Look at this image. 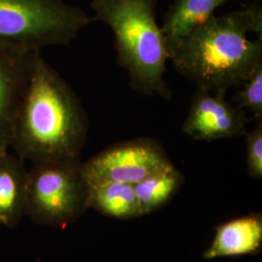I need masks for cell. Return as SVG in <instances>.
Returning <instances> with one entry per match:
<instances>
[{"mask_svg":"<svg viewBox=\"0 0 262 262\" xmlns=\"http://www.w3.org/2000/svg\"><path fill=\"white\" fill-rule=\"evenodd\" d=\"M88 117L73 89L40 52L28 57L11 150L32 163L81 159Z\"/></svg>","mask_w":262,"mask_h":262,"instance_id":"1","label":"cell"},{"mask_svg":"<svg viewBox=\"0 0 262 262\" xmlns=\"http://www.w3.org/2000/svg\"><path fill=\"white\" fill-rule=\"evenodd\" d=\"M250 32L262 38L260 7L214 15L180 43L170 60L179 74L197 89L226 93L239 88L262 62V39L249 40Z\"/></svg>","mask_w":262,"mask_h":262,"instance_id":"2","label":"cell"},{"mask_svg":"<svg viewBox=\"0 0 262 262\" xmlns=\"http://www.w3.org/2000/svg\"><path fill=\"white\" fill-rule=\"evenodd\" d=\"M159 0H93L94 19L112 30L118 64L129 76L131 89L144 96L171 100L164 79L171 57L156 19Z\"/></svg>","mask_w":262,"mask_h":262,"instance_id":"3","label":"cell"},{"mask_svg":"<svg viewBox=\"0 0 262 262\" xmlns=\"http://www.w3.org/2000/svg\"><path fill=\"white\" fill-rule=\"evenodd\" d=\"M92 20L63 0H0V47L40 52L67 45Z\"/></svg>","mask_w":262,"mask_h":262,"instance_id":"4","label":"cell"},{"mask_svg":"<svg viewBox=\"0 0 262 262\" xmlns=\"http://www.w3.org/2000/svg\"><path fill=\"white\" fill-rule=\"evenodd\" d=\"M81 159L33 163L28 171L25 215L38 225L63 228L90 209L91 187Z\"/></svg>","mask_w":262,"mask_h":262,"instance_id":"5","label":"cell"},{"mask_svg":"<svg viewBox=\"0 0 262 262\" xmlns=\"http://www.w3.org/2000/svg\"><path fill=\"white\" fill-rule=\"evenodd\" d=\"M173 164L167 152L151 138L140 137L107 147L82 163L90 187L107 183L136 185Z\"/></svg>","mask_w":262,"mask_h":262,"instance_id":"6","label":"cell"},{"mask_svg":"<svg viewBox=\"0 0 262 262\" xmlns=\"http://www.w3.org/2000/svg\"><path fill=\"white\" fill-rule=\"evenodd\" d=\"M225 92L197 89L182 131L197 141H215L245 136L246 113L225 98Z\"/></svg>","mask_w":262,"mask_h":262,"instance_id":"7","label":"cell"},{"mask_svg":"<svg viewBox=\"0 0 262 262\" xmlns=\"http://www.w3.org/2000/svg\"><path fill=\"white\" fill-rule=\"evenodd\" d=\"M30 53L0 47V156L11 150Z\"/></svg>","mask_w":262,"mask_h":262,"instance_id":"8","label":"cell"},{"mask_svg":"<svg viewBox=\"0 0 262 262\" xmlns=\"http://www.w3.org/2000/svg\"><path fill=\"white\" fill-rule=\"evenodd\" d=\"M214 240L203 253L205 259L257 254L262 249V215L253 213L215 227Z\"/></svg>","mask_w":262,"mask_h":262,"instance_id":"9","label":"cell"},{"mask_svg":"<svg viewBox=\"0 0 262 262\" xmlns=\"http://www.w3.org/2000/svg\"><path fill=\"white\" fill-rule=\"evenodd\" d=\"M24 162L10 151L0 156V225L7 228L25 215L28 170Z\"/></svg>","mask_w":262,"mask_h":262,"instance_id":"10","label":"cell"},{"mask_svg":"<svg viewBox=\"0 0 262 262\" xmlns=\"http://www.w3.org/2000/svg\"><path fill=\"white\" fill-rule=\"evenodd\" d=\"M226 1L228 0H174L160 27L171 56L189 33L214 16L215 10Z\"/></svg>","mask_w":262,"mask_h":262,"instance_id":"11","label":"cell"},{"mask_svg":"<svg viewBox=\"0 0 262 262\" xmlns=\"http://www.w3.org/2000/svg\"><path fill=\"white\" fill-rule=\"evenodd\" d=\"M90 208L117 220L142 216L138 199L132 185L107 183L91 187Z\"/></svg>","mask_w":262,"mask_h":262,"instance_id":"12","label":"cell"},{"mask_svg":"<svg viewBox=\"0 0 262 262\" xmlns=\"http://www.w3.org/2000/svg\"><path fill=\"white\" fill-rule=\"evenodd\" d=\"M184 180L183 173L171 164L134 185L142 215H149L167 204L182 187Z\"/></svg>","mask_w":262,"mask_h":262,"instance_id":"13","label":"cell"},{"mask_svg":"<svg viewBox=\"0 0 262 262\" xmlns=\"http://www.w3.org/2000/svg\"><path fill=\"white\" fill-rule=\"evenodd\" d=\"M239 88L238 107L248 109L257 122H262V62L255 66Z\"/></svg>","mask_w":262,"mask_h":262,"instance_id":"14","label":"cell"},{"mask_svg":"<svg viewBox=\"0 0 262 262\" xmlns=\"http://www.w3.org/2000/svg\"><path fill=\"white\" fill-rule=\"evenodd\" d=\"M247 148V168L251 178H262V122L245 134Z\"/></svg>","mask_w":262,"mask_h":262,"instance_id":"15","label":"cell"}]
</instances>
